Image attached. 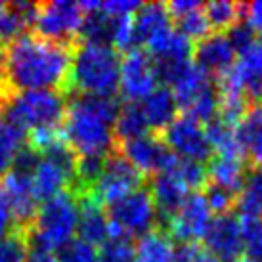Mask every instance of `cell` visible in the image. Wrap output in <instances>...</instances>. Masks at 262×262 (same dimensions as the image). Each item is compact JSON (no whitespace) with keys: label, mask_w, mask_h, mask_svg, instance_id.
Masks as SVG:
<instances>
[{"label":"cell","mask_w":262,"mask_h":262,"mask_svg":"<svg viewBox=\"0 0 262 262\" xmlns=\"http://www.w3.org/2000/svg\"><path fill=\"white\" fill-rule=\"evenodd\" d=\"M75 46L23 35L6 46V82L12 92L61 90L66 92Z\"/></svg>","instance_id":"6da1fadb"},{"label":"cell","mask_w":262,"mask_h":262,"mask_svg":"<svg viewBox=\"0 0 262 262\" xmlns=\"http://www.w3.org/2000/svg\"><path fill=\"white\" fill-rule=\"evenodd\" d=\"M121 102L117 96L69 94L63 136L77 157H100L117 149L113 124Z\"/></svg>","instance_id":"7a4b0ae2"},{"label":"cell","mask_w":262,"mask_h":262,"mask_svg":"<svg viewBox=\"0 0 262 262\" xmlns=\"http://www.w3.org/2000/svg\"><path fill=\"white\" fill-rule=\"evenodd\" d=\"M119 71H121V56L113 46L77 42L67 79L66 96H115L119 90Z\"/></svg>","instance_id":"3957f363"},{"label":"cell","mask_w":262,"mask_h":262,"mask_svg":"<svg viewBox=\"0 0 262 262\" xmlns=\"http://www.w3.org/2000/svg\"><path fill=\"white\" fill-rule=\"evenodd\" d=\"M67 96L61 90H25L0 96V113L25 134L46 128H63Z\"/></svg>","instance_id":"277c9868"},{"label":"cell","mask_w":262,"mask_h":262,"mask_svg":"<svg viewBox=\"0 0 262 262\" xmlns=\"http://www.w3.org/2000/svg\"><path fill=\"white\" fill-rule=\"evenodd\" d=\"M79 216L80 201L73 191H61L40 203L29 228L33 251L58 253L63 245L75 239V232L79 230Z\"/></svg>","instance_id":"5b68a950"},{"label":"cell","mask_w":262,"mask_h":262,"mask_svg":"<svg viewBox=\"0 0 262 262\" xmlns=\"http://www.w3.org/2000/svg\"><path fill=\"white\" fill-rule=\"evenodd\" d=\"M111 237H142L153 232L159 224V212L153 203L149 189L140 188L110 205L107 209ZM110 237V239H111Z\"/></svg>","instance_id":"8992f818"},{"label":"cell","mask_w":262,"mask_h":262,"mask_svg":"<svg viewBox=\"0 0 262 262\" xmlns=\"http://www.w3.org/2000/svg\"><path fill=\"white\" fill-rule=\"evenodd\" d=\"M144 184V174L124 157L119 149H113L103 157L102 172L86 195L92 197L102 207H110L128 193L136 191Z\"/></svg>","instance_id":"52a82bcc"},{"label":"cell","mask_w":262,"mask_h":262,"mask_svg":"<svg viewBox=\"0 0 262 262\" xmlns=\"http://www.w3.org/2000/svg\"><path fill=\"white\" fill-rule=\"evenodd\" d=\"M82 21H84V12L77 2L69 0L38 2L33 35L44 40L75 46L79 42Z\"/></svg>","instance_id":"ba28073f"},{"label":"cell","mask_w":262,"mask_h":262,"mask_svg":"<svg viewBox=\"0 0 262 262\" xmlns=\"http://www.w3.org/2000/svg\"><path fill=\"white\" fill-rule=\"evenodd\" d=\"M159 86V73L153 58L144 48L124 52L119 71V92L126 103H140Z\"/></svg>","instance_id":"9c48e42d"},{"label":"cell","mask_w":262,"mask_h":262,"mask_svg":"<svg viewBox=\"0 0 262 262\" xmlns=\"http://www.w3.org/2000/svg\"><path fill=\"white\" fill-rule=\"evenodd\" d=\"M161 140L178 159L203 163V161L211 159L212 155L205 126L188 115L176 117L163 130Z\"/></svg>","instance_id":"30bf717a"},{"label":"cell","mask_w":262,"mask_h":262,"mask_svg":"<svg viewBox=\"0 0 262 262\" xmlns=\"http://www.w3.org/2000/svg\"><path fill=\"white\" fill-rule=\"evenodd\" d=\"M212 220V212L209 203L201 191H191L180 209L168 219L165 232L172 237V241H180L182 245L199 243L205 237Z\"/></svg>","instance_id":"8fae6325"},{"label":"cell","mask_w":262,"mask_h":262,"mask_svg":"<svg viewBox=\"0 0 262 262\" xmlns=\"http://www.w3.org/2000/svg\"><path fill=\"white\" fill-rule=\"evenodd\" d=\"M0 205L10 212L15 228L29 230L38 211V199L29 174L10 170L0 180Z\"/></svg>","instance_id":"7c38bea8"},{"label":"cell","mask_w":262,"mask_h":262,"mask_svg":"<svg viewBox=\"0 0 262 262\" xmlns=\"http://www.w3.org/2000/svg\"><path fill=\"white\" fill-rule=\"evenodd\" d=\"M117 149L123 153L142 174L155 176L167 172L174 167L176 159H178L174 153L165 146L161 136H155V134H144L140 138L123 142L117 146Z\"/></svg>","instance_id":"4fadbf2b"},{"label":"cell","mask_w":262,"mask_h":262,"mask_svg":"<svg viewBox=\"0 0 262 262\" xmlns=\"http://www.w3.org/2000/svg\"><path fill=\"white\" fill-rule=\"evenodd\" d=\"M219 82L230 84L245 94L249 102L262 103V40L256 38L255 42L243 48L237 54L233 67L220 77Z\"/></svg>","instance_id":"5bb4252c"},{"label":"cell","mask_w":262,"mask_h":262,"mask_svg":"<svg viewBox=\"0 0 262 262\" xmlns=\"http://www.w3.org/2000/svg\"><path fill=\"white\" fill-rule=\"evenodd\" d=\"M203 241L205 247L220 262H237L241 258V253L245 251L239 216H235L233 212L214 216Z\"/></svg>","instance_id":"9a60e30c"},{"label":"cell","mask_w":262,"mask_h":262,"mask_svg":"<svg viewBox=\"0 0 262 262\" xmlns=\"http://www.w3.org/2000/svg\"><path fill=\"white\" fill-rule=\"evenodd\" d=\"M193 58H195L193 63L199 69H203L211 79H220L233 67L237 59V50L228 37V33L214 31L195 44Z\"/></svg>","instance_id":"2e32d148"},{"label":"cell","mask_w":262,"mask_h":262,"mask_svg":"<svg viewBox=\"0 0 262 262\" xmlns=\"http://www.w3.org/2000/svg\"><path fill=\"white\" fill-rule=\"evenodd\" d=\"M149 193L157 212H159V222L167 224L168 219L174 214L180 205L184 203V199L191 193L186 184L176 176V172L170 168L167 172L151 176V186H149Z\"/></svg>","instance_id":"e0dca14e"},{"label":"cell","mask_w":262,"mask_h":262,"mask_svg":"<svg viewBox=\"0 0 262 262\" xmlns=\"http://www.w3.org/2000/svg\"><path fill=\"white\" fill-rule=\"evenodd\" d=\"M172 27V17L168 14L167 4L161 2H147L140 4L136 14L132 15V33H134V46L144 48L155 37Z\"/></svg>","instance_id":"ac0fdd59"},{"label":"cell","mask_w":262,"mask_h":262,"mask_svg":"<svg viewBox=\"0 0 262 262\" xmlns=\"http://www.w3.org/2000/svg\"><path fill=\"white\" fill-rule=\"evenodd\" d=\"M235 134L245 161L262 167V103L249 105L235 126Z\"/></svg>","instance_id":"d6986e66"},{"label":"cell","mask_w":262,"mask_h":262,"mask_svg":"<svg viewBox=\"0 0 262 262\" xmlns=\"http://www.w3.org/2000/svg\"><path fill=\"white\" fill-rule=\"evenodd\" d=\"M80 216H79V239L86 241L90 245H103L110 241V219L107 212L100 203H96L92 197H79Z\"/></svg>","instance_id":"ffe728a7"},{"label":"cell","mask_w":262,"mask_h":262,"mask_svg":"<svg viewBox=\"0 0 262 262\" xmlns=\"http://www.w3.org/2000/svg\"><path fill=\"white\" fill-rule=\"evenodd\" d=\"M140 107L146 117L149 130L163 132L174 121L178 113V102H176L174 92L165 84H159L147 98H144L140 102Z\"/></svg>","instance_id":"44dd1931"},{"label":"cell","mask_w":262,"mask_h":262,"mask_svg":"<svg viewBox=\"0 0 262 262\" xmlns=\"http://www.w3.org/2000/svg\"><path fill=\"white\" fill-rule=\"evenodd\" d=\"M144 50L153 58L155 63H180V61H189L193 56V42L188 37L174 27L161 33L151 42L147 44Z\"/></svg>","instance_id":"7402d4cb"},{"label":"cell","mask_w":262,"mask_h":262,"mask_svg":"<svg viewBox=\"0 0 262 262\" xmlns=\"http://www.w3.org/2000/svg\"><path fill=\"white\" fill-rule=\"evenodd\" d=\"M247 161L243 157H228V155H214L209 159L207 167V184L216 188L228 189L237 195V191L243 186V180L247 176L245 168Z\"/></svg>","instance_id":"603a6c76"},{"label":"cell","mask_w":262,"mask_h":262,"mask_svg":"<svg viewBox=\"0 0 262 262\" xmlns=\"http://www.w3.org/2000/svg\"><path fill=\"white\" fill-rule=\"evenodd\" d=\"M136 258L134 262H174L176 247L172 237L165 230H153L138 237L134 245Z\"/></svg>","instance_id":"cb8c5ba5"},{"label":"cell","mask_w":262,"mask_h":262,"mask_svg":"<svg viewBox=\"0 0 262 262\" xmlns=\"http://www.w3.org/2000/svg\"><path fill=\"white\" fill-rule=\"evenodd\" d=\"M235 207L239 209L241 219L262 220V167L247 170L243 186L235 197Z\"/></svg>","instance_id":"d4e9b609"},{"label":"cell","mask_w":262,"mask_h":262,"mask_svg":"<svg viewBox=\"0 0 262 262\" xmlns=\"http://www.w3.org/2000/svg\"><path fill=\"white\" fill-rule=\"evenodd\" d=\"M27 144V134L0 113V180L12 170L17 153Z\"/></svg>","instance_id":"484cf974"},{"label":"cell","mask_w":262,"mask_h":262,"mask_svg":"<svg viewBox=\"0 0 262 262\" xmlns=\"http://www.w3.org/2000/svg\"><path fill=\"white\" fill-rule=\"evenodd\" d=\"M117 146L128 142V140L140 138L144 134H149V126L146 123V117L142 113L140 103H124L117 113L115 124H113Z\"/></svg>","instance_id":"4316f807"},{"label":"cell","mask_w":262,"mask_h":262,"mask_svg":"<svg viewBox=\"0 0 262 262\" xmlns=\"http://www.w3.org/2000/svg\"><path fill=\"white\" fill-rule=\"evenodd\" d=\"M207 130V138L211 144V149L216 155H228V157H243L237 142V134H235V124L226 123L224 119L219 115L212 119L211 123L205 126ZM245 159V157H243Z\"/></svg>","instance_id":"83f0119b"},{"label":"cell","mask_w":262,"mask_h":262,"mask_svg":"<svg viewBox=\"0 0 262 262\" xmlns=\"http://www.w3.org/2000/svg\"><path fill=\"white\" fill-rule=\"evenodd\" d=\"M205 14L211 23V29L226 33L243 19V4L230 0H214L205 6Z\"/></svg>","instance_id":"f1b7e54d"},{"label":"cell","mask_w":262,"mask_h":262,"mask_svg":"<svg viewBox=\"0 0 262 262\" xmlns=\"http://www.w3.org/2000/svg\"><path fill=\"white\" fill-rule=\"evenodd\" d=\"M29 249V230L14 228L4 237H0V262H25Z\"/></svg>","instance_id":"f546056e"},{"label":"cell","mask_w":262,"mask_h":262,"mask_svg":"<svg viewBox=\"0 0 262 262\" xmlns=\"http://www.w3.org/2000/svg\"><path fill=\"white\" fill-rule=\"evenodd\" d=\"M178 23V31L182 33L184 37H188L191 42L193 40H203L205 37H209L212 33L211 29V23L207 19V14H205V6L203 8H197L193 12L182 15L176 19Z\"/></svg>","instance_id":"4dcf8cb0"},{"label":"cell","mask_w":262,"mask_h":262,"mask_svg":"<svg viewBox=\"0 0 262 262\" xmlns=\"http://www.w3.org/2000/svg\"><path fill=\"white\" fill-rule=\"evenodd\" d=\"M172 170L186 184L189 191H201V188L207 186V167H203V163L176 159Z\"/></svg>","instance_id":"1f68e13d"},{"label":"cell","mask_w":262,"mask_h":262,"mask_svg":"<svg viewBox=\"0 0 262 262\" xmlns=\"http://www.w3.org/2000/svg\"><path fill=\"white\" fill-rule=\"evenodd\" d=\"M58 262H100V253L94 245L75 237L58 251Z\"/></svg>","instance_id":"d6a6232c"},{"label":"cell","mask_w":262,"mask_h":262,"mask_svg":"<svg viewBox=\"0 0 262 262\" xmlns=\"http://www.w3.org/2000/svg\"><path fill=\"white\" fill-rule=\"evenodd\" d=\"M136 251L128 237H111L100 251V262H134Z\"/></svg>","instance_id":"836d02e7"},{"label":"cell","mask_w":262,"mask_h":262,"mask_svg":"<svg viewBox=\"0 0 262 262\" xmlns=\"http://www.w3.org/2000/svg\"><path fill=\"white\" fill-rule=\"evenodd\" d=\"M241 232H243V245L249 258L262 262V220L241 219Z\"/></svg>","instance_id":"e575fe53"},{"label":"cell","mask_w":262,"mask_h":262,"mask_svg":"<svg viewBox=\"0 0 262 262\" xmlns=\"http://www.w3.org/2000/svg\"><path fill=\"white\" fill-rule=\"evenodd\" d=\"M211 212H216V216L220 214H228L232 212V209L235 207V193L228 191V189L216 188V186H207V191L203 193Z\"/></svg>","instance_id":"d590c367"},{"label":"cell","mask_w":262,"mask_h":262,"mask_svg":"<svg viewBox=\"0 0 262 262\" xmlns=\"http://www.w3.org/2000/svg\"><path fill=\"white\" fill-rule=\"evenodd\" d=\"M174 262H220V260L205 245H201V243H188V245H180V249H176Z\"/></svg>","instance_id":"8d00e7d4"},{"label":"cell","mask_w":262,"mask_h":262,"mask_svg":"<svg viewBox=\"0 0 262 262\" xmlns=\"http://www.w3.org/2000/svg\"><path fill=\"white\" fill-rule=\"evenodd\" d=\"M140 8V2L134 0H111V2H100V10L103 14H107L110 17H130L136 14V10Z\"/></svg>","instance_id":"74e56055"},{"label":"cell","mask_w":262,"mask_h":262,"mask_svg":"<svg viewBox=\"0 0 262 262\" xmlns=\"http://www.w3.org/2000/svg\"><path fill=\"white\" fill-rule=\"evenodd\" d=\"M243 19L253 27V31L262 33V0L243 4Z\"/></svg>","instance_id":"f35d334b"},{"label":"cell","mask_w":262,"mask_h":262,"mask_svg":"<svg viewBox=\"0 0 262 262\" xmlns=\"http://www.w3.org/2000/svg\"><path fill=\"white\" fill-rule=\"evenodd\" d=\"M197 8H203V4L197 2V0H172V2L167 4L168 14H170V17H174V19L189 14V12H193Z\"/></svg>","instance_id":"ab89813d"},{"label":"cell","mask_w":262,"mask_h":262,"mask_svg":"<svg viewBox=\"0 0 262 262\" xmlns=\"http://www.w3.org/2000/svg\"><path fill=\"white\" fill-rule=\"evenodd\" d=\"M15 228L14 220L10 216V212L4 209V205H0V237H4L6 233H10Z\"/></svg>","instance_id":"60d3db41"},{"label":"cell","mask_w":262,"mask_h":262,"mask_svg":"<svg viewBox=\"0 0 262 262\" xmlns=\"http://www.w3.org/2000/svg\"><path fill=\"white\" fill-rule=\"evenodd\" d=\"M8 82H6V46L0 44V96L6 94Z\"/></svg>","instance_id":"b9f144b4"},{"label":"cell","mask_w":262,"mask_h":262,"mask_svg":"<svg viewBox=\"0 0 262 262\" xmlns=\"http://www.w3.org/2000/svg\"><path fill=\"white\" fill-rule=\"evenodd\" d=\"M25 262H58L56 255L54 253H42V251H33L27 260Z\"/></svg>","instance_id":"7bdbcfd3"},{"label":"cell","mask_w":262,"mask_h":262,"mask_svg":"<svg viewBox=\"0 0 262 262\" xmlns=\"http://www.w3.org/2000/svg\"><path fill=\"white\" fill-rule=\"evenodd\" d=\"M237 262H260V260H255V258H249V256H245V258H239Z\"/></svg>","instance_id":"ee69618b"},{"label":"cell","mask_w":262,"mask_h":262,"mask_svg":"<svg viewBox=\"0 0 262 262\" xmlns=\"http://www.w3.org/2000/svg\"><path fill=\"white\" fill-rule=\"evenodd\" d=\"M6 4H8V2H2V0H0V14L4 12V8H6Z\"/></svg>","instance_id":"f6af8a7d"}]
</instances>
